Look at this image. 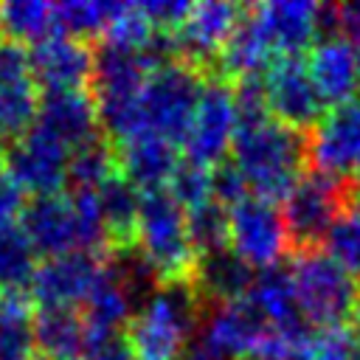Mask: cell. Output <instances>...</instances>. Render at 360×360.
Listing matches in <instances>:
<instances>
[{
	"mask_svg": "<svg viewBox=\"0 0 360 360\" xmlns=\"http://www.w3.org/2000/svg\"><path fill=\"white\" fill-rule=\"evenodd\" d=\"M0 28L20 45H37L62 34L56 22V6L42 0H8L0 3Z\"/></svg>",
	"mask_w": 360,
	"mask_h": 360,
	"instance_id": "obj_26",
	"label": "cell"
},
{
	"mask_svg": "<svg viewBox=\"0 0 360 360\" xmlns=\"http://www.w3.org/2000/svg\"><path fill=\"white\" fill-rule=\"evenodd\" d=\"M87 360H135L132 357V349L124 338H104V340H96L90 346V354Z\"/></svg>",
	"mask_w": 360,
	"mask_h": 360,
	"instance_id": "obj_38",
	"label": "cell"
},
{
	"mask_svg": "<svg viewBox=\"0 0 360 360\" xmlns=\"http://www.w3.org/2000/svg\"><path fill=\"white\" fill-rule=\"evenodd\" d=\"M37 124L51 129L70 152L101 138V124L93 98L84 90H62L45 93L39 101Z\"/></svg>",
	"mask_w": 360,
	"mask_h": 360,
	"instance_id": "obj_20",
	"label": "cell"
},
{
	"mask_svg": "<svg viewBox=\"0 0 360 360\" xmlns=\"http://www.w3.org/2000/svg\"><path fill=\"white\" fill-rule=\"evenodd\" d=\"M287 245L284 217L276 202L248 194L228 208V248L248 267H276Z\"/></svg>",
	"mask_w": 360,
	"mask_h": 360,
	"instance_id": "obj_9",
	"label": "cell"
},
{
	"mask_svg": "<svg viewBox=\"0 0 360 360\" xmlns=\"http://www.w3.org/2000/svg\"><path fill=\"white\" fill-rule=\"evenodd\" d=\"M202 68L191 62H163L158 65L143 87H141V124L143 135H158L169 143H183L188 124L194 118V110L200 104V96L205 90Z\"/></svg>",
	"mask_w": 360,
	"mask_h": 360,
	"instance_id": "obj_6",
	"label": "cell"
},
{
	"mask_svg": "<svg viewBox=\"0 0 360 360\" xmlns=\"http://www.w3.org/2000/svg\"><path fill=\"white\" fill-rule=\"evenodd\" d=\"M335 28L340 31V37L360 48V3L335 6Z\"/></svg>",
	"mask_w": 360,
	"mask_h": 360,
	"instance_id": "obj_37",
	"label": "cell"
},
{
	"mask_svg": "<svg viewBox=\"0 0 360 360\" xmlns=\"http://www.w3.org/2000/svg\"><path fill=\"white\" fill-rule=\"evenodd\" d=\"M107 239L118 245L121 250L132 245L135 239V225H138V208H141V191L118 172L112 174L101 188H96Z\"/></svg>",
	"mask_w": 360,
	"mask_h": 360,
	"instance_id": "obj_24",
	"label": "cell"
},
{
	"mask_svg": "<svg viewBox=\"0 0 360 360\" xmlns=\"http://www.w3.org/2000/svg\"><path fill=\"white\" fill-rule=\"evenodd\" d=\"M200 298L191 281L158 284L146 295L138 315L129 323V349L135 360H177L186 354L191 335L197 332Z\"/></svg>",
	"mask_w": 360,
	"mask_h": 360,
	"instance_id": "obj_4",
	"label": "cell"
},
{
	"mask_svg": "<svg viewBox=\"0 0 360 360\" xmlns=\"http://www.w3.org/2000/svg\"><path fill=\"white\" fill-rule=\"evenodd\" d=\"M309 76L326 104H349L360 93V48L346 37H326L312 45Z\"/></svg>",
	"mask_w": 360,
	"mask_h": 360,
	"instance_id": "obj_18",
	"label": "cell"
},
{
	"mask_svg": "<svg viewBox=\"0 0 360 360\" xmlns=\"http://www.w3.org/2000/svg\"><path fill=\"white\" fill-rule=\"evenodd\" d=\"M239 127L233 135V166L245 177L256 197L270 202H284L287 194L304 177V163L309 158L304 132L281 124L270 115L262 93V82L245 79L236 90Z\"/></svg>",
	"mask_w": 360,
	"mask_h": 360,
	"instance_id": "obj_1",
	"label": "cell"
},
{
	"mask_svg": "<svg viewBox=\"0 0 360 360\" xmlns=\"http://www.w3.org/2000/svg\"><path fill=\"white\" fill-rule=\"evenodd\" d=\"M39 82L31 51L14 39H0V141H17L39 115Z\"/></svg>",
	"mask_w": 360,
	"mask_h": 360,
	"instance_id": "obj_14",
	"label": "cell"
},
{
	"mask_svg": "<svg viewBox=\"0 0 360 360\" xmlns=\"http://www.w3.org/2000/svg\"><path fill=\"white\" fill-rule=\"evenodd\" d=\"M346 205H349V180H338L321 172L304 174L298 186L287 194L281 208L290 245L298 250L318 248Z\"/></svg>",
	"mask_w": 360,
	"mask_h": 360,
	"instance_id": "obj_7",
	"label": "cell"
},
{
	"mask_svg": "<svg viewBox=\"0 0 360 360\" xmlns=\"http://www.w3.org/2000/svg\"><path fill=\"white\" fill-rule=\"evenodd\" d=\"M132 242L138 245V256L152 270L158 284L191 281L200 253L188 233L186 208L166 188L141 191Z\"/></svg>",
	"mask_w": 360,
	"mask_h": 360,
	"instance_id": "obj_3",
	"label": "cell"
},
{
	"mask_svg": "<svg viewBox=\"0 0 360 360\" xmlns=\"http://www.w3.org/2000/svg\"><path fill=\"white\" fill-rule=\"evenodd\" d=\"M107 270V259L96 250H70L62 256H48L31 276V298L42 304V309L65 307L76 309L84 304L96 284Z\"/></svg>",
	"mask_w": 360,
	"mask_h": 360,
	"instance_id": "obj_13",
	"label": "cell"
},
{
	"mask_svg": "<svg viewBox=\"0 0 360 360\" xmlns=\"http://www.w3.org/2000/svg\"><path fill=\"white\" fill-rule=\"evenodd\" d=\"M211 191H214L217 202L231 208L233 202L248 197V183H245V177L239 174V169L233 163H217L211 169Z\"/></svg>",
	"mask_w": 360,
	"mask_h": 360,
	"instance_id": "obj_34",
	"label": "cell"
},
{
	"mask_svg": "<svg viewBox=\"0 0 360 360\" xmlns=\"http://www.w3.org/2000/svg\"><path fill=\"white\" fill-rule=\"evenodd\" d=\"M31 51V68L45 87V93H62V90H82L93 76V51L68 34L48 37Z\"/></svg>",
	"mask_w": 360,
	"mask_h": 360,
	"instance_id": "obj_17",
	"label": "cell"
},
{
	"mask_svg": "<svg viewBox=\"0 0 360 360\" xmlns=\"http://www.w3.org/2000/svg\"><path fill=\"white\" fill-rule=\"evenodd\" d=\"M315 172L349 180L360 172V98L326 112L307 141Z\"/></svg>",
	"mask_w": 360,
	"mask_h": 360,
	"instance_id": "obj_15",
	"label": "cell"
},
{
	"mask_svg": "<svg viewBox=\"0 0 360 360\" xmlns=\"http://www.w3.org/2000/svg\"><path fill=\"white\" fill-rule=\"evenodd\" d=\"M298 307L312 326H332L360 312V284L326 250H298L290 262Z\"/></svg>",
	"mask_w": 360,
	"mask_h": 360,
	"instance_id": "obj_5",
	"label": "cell"
},
{
	"mask_svg": "<svg viewBox=\"0 0 360 360\" xmlns=\"http://www.w3.org/2000/svg\"><path fill=\"white\" fill-rule=\"evenodd\" d=\"M34 248L20 222H0V290H22L34 276Z\"/></svg>",
	"mask_w": 360,
	"mask_h": 360,
	"instance_id": "obj_27",
	"label": "cell"
},
{
	"mask_svg": "<svg viewBox=\"0 0 360 360\" xmlns=\"http://www.w3.org/2000/svg\"><path fill=\"white\" fill-rule=\"evenodd\" d=\"M186 222H188V233L200 256L228 248V208L222 202L208 200L202 205L188 208Z\"/></svg>",
	"mask_w": 360,
	"mask_h": 360,
	"instance_id": "obj_31",
	"label": "cell"
},
{
	"mask_svg": "<svg viewBox=\"0 0 360 360\" xmlns=\"http://www.w3.org/2000/svg\"><path fill=\"white\" fill-rule=\"evenodd\" d=\"M242 17L245 8L225 0L194 3L188 17L172 31V45L177 53L186 56V62L202 68L205 62H211V56H219Z\"/></svg>",
	"mask_w": 360,
	"mask_h": 360,
	"instance_id": "obj_16",
	"label": "cell"
},
{
	"mask_svg": "<svg viewBox=\"0 0 360 360\" xmlns=\"http://www.w3.org/2000/svg\"><path fill=\"white\" fill-rule=\"evenodd\" d=\"M273 59L301 56L321 28H335V6L312 0H273L245 11Z\"/></svg>",
	"mask_w": 360,
	"mask_h": 360,
	"instance_id": "obj_8",
	"label": "cell"
},
{
	"mask_svg": "<svg viewBox=\"0 0 360 360\" xmlns=\"http://www.w3.org/2000/svg\"><path fill=\"white\" fill-rule=\"evenodd\" d=\"M236 127H239L236 90H231V84L222 79L205 82V90L183 138V149L188 160L214 169L225 158V152H231Z\"/></svg>",
	"mask_w": 360,
	"mask_h": 360,
	"instance_id": "obj_12",
	"label": "cell"
},
{
	"mask_svg": "<svg viewBox=\"0 0 360 360\" xmlns=\"http://www.w3.org/2000/svg\"><path fill=\"white\" fill-rule=\"evenodd\" d=\"M118 3H98V0H68L56 3V22L59 31L68 37H96L107 31Z\"/></svg>",
	"mask_w": 360,
	"mask_h": 360,
	"instance_id": "obj_30",
	"label": "cell"
},
{
	"mask_svg": "<svg viewBox=\"0 0 360 360\" xmlns=\"http://www.w3.org/2000/svg\"><path fill=\"white\" fill-rule=\"evenodd\" d=\"M301 360H360V312L343 323L312 329Z\"/></svg>",
	"mask_w": 360,
	"mask_h": 360,
	"instance_id": "obj_28",
	"label": "cell"
},
{
	"mask_svg": "<svg viewBox=\"0 0 360 360\" xmlns=\"http://www.w3.org/2000/svg\"><path fill=\"white\" fill-rule=\"evenodd\" d=\"M34 343L45 360H87L90 332L76 309L51 307L34 315Z\"/></svg>",
	"mask_w": 360,
	"mask_h": 360,
	"instance_id": "obj_23",
	"label": "cell"
},
{
	"mask_svg": "<svg viewBox=\"0 0 360 360\" xmlns=\"http://www.w3.org/2000/svg\"><path fill=\"white\" fill-rule=\"evenodd\" d=\"M118 163H115V155L110 149V143L104 138L76 149L70 155V169H68V180L76 186V188H84V191H96L101 188L112 174H118Z\"/></svg>",
	"mask_w": 360,
	"mask_h": 360,
	"instance_id": "obj_29",
	"label": "cell"
},
{
	"mask_svg": "<svg viewBox=\"0 0 360 360\" xmlns=\"http://www.w3.org/2000/svg\"><path fill=\"white\" fill-rule=\"evenodd\" d=\"M31 360H45V357H31Z\"/></svg>",
	"mask_w": 360,
	"mask_h": 360,
	"instance_id": "obj_39",
	"label": "cell"
},
{
	"mask_svg": "<svg viewBox=\"0 0 360 360\" xmlns=\"http://www.w3.org/2000/svg\"><path fill=\"white\" fill-rule=\"evenodd\" d=\"M121 174L138 188V191H158L166 188L169 180L174 177L180 160L174 143L158 138V135H138L127 143H121L118 152Z\"/></svg>",
	"mask_w": 360,
	"mask_h": 360,
	"instance_id": "obj_21",
	"label": "cell"
},
{
	"mask_svg": "<svg viewBox=\"0 0 360 360\" xmlns=\"http://www.w3.org/2000/svg\"><path fill=\"white\" fill-rule=\"evenodd\" d=\"M17 211H22V191H20L17 180L11 177L6 160L0 158V222L14 219Z\"/></svg>",
	"mask_w": 360,
	"mask_h": 360,
	"instance_id": "obj_36",
	"label": "cell"
},
{
	"mask_svg": "<svg viewBox=\"0 0 360 360\" xmlns=\"http://www.w3.org/2000/svg\"><path fill=\"white\" fill-rule=\"evenodd\" d=\"M194 3H186V0H146L141 3L143 14L149 17V22L158 28V31H174L191 11Z\"/></svg>",
	"mask_w": 360,
	"mask_h": 360,
	"instance_id": "obj_35",
	"label": "cell"
},
{
	"mask_svg": "<svg viewBox=\"0 0 360 360\" xmlns=\"http://www.w3.org/2000/svg\"><path fill=\"white\" fill-rule=\"evenodd\" d=\"M253 281H256L253 267H248L231 248L200 256L191 273V287L197 298L217 301V304H231V301L245 298Z\"/></svg>",
	"mask_w": 360,
	"mask_h": 360,
	"instance_id": "obj_22",
	"label": "cell"
},
{
	"mask_svg": "<svg viewBox=\"0 0 360 360\" xmlns=\"http://www.w3.org/2000/svg\"><path fill=\"white\" fill-rule=\"evenodd\" d=\"M264 104L273 118L281 124L304 132L307 127H315L326 112V101L321 98L309 68L301 56H284L273 59L267 70L259 76Z\"/></svg>",
	"mask_w": 360,
	"mask_h": 360,
	"instance_id": "obj_11",
	"label": "cell"
},
{
	"mask_svg": "<svg viewBox=\"0 0 360 360\" xmlns=\"http://www.w3.org/2000/svg\"><path fill=\"white\" fill-rule=\"evenodd\" d=\"M70 149L42 124L34 121V127L8 143L6 149V166L11 177L17 180L20 191H31L34 197L59 194L68 186V169H70Z\"/></svg>",
	"mask_w": 360,
	"mask_h": 360,
	"instance_id": "obj_10",
	"label": "cell"
},
{
	"mask_svg": "<svg viewBox=\"0 0 360 360\" xmlns=\"http://www.w3.org/2000/svg\"><path fill=\"white\" fill-rule=\"evenodd\" d=\"M169 194L188 211L194 205H202L208 200H214V191H211V169L208 166H200V163H180L174 177L169 180Z\"/></svg>",
	"mask_w": 360,
	"mask_h": 360,
	"instance_id": "obj_33",
	"label": "cell"
},
{
	"mask_svg": "<svg viewBox=\"0 0 360 360\" xmlns=\"http://www.w3.org/2000/svg\"><path fill=\"white\" fill-rule=\"evenodd\" d=\"M20 228L34 250L45 256H62L70 250H96L110 242L98 194L73 188L48 197H34L20 211Z\"/></svg>",
	"mask_w": 360,
	"mask_h": 360,
	"instance_id": "obj_2",
	"label": "cell"
},
{
	"mask_svg": "<svg viewBox=\"0 0 360 360\" xmlns=\"http://www.w3.org/2000/svg\"><path fill=\"white\" fill-rule=\"evenodd\" d=\"M34 346L31 295L0 290V360H31Z\"/></svg>",
	"mask_w": 360,
	"mask_h": 360,
	"instance_id": "obj_25",
	"label": "cell"
},
{
	"mask_svg": "<svg viewBox=\"0 0 360 360\" xmlns=\"http://www.w3.org/2000/svg\"><path fill=\"white\" fill-rule=\"evenodd\" d=\"M259 315L267 321V326L290 340H307L312 335V323L304 318L298 298H295V287L290 278V267H267L256 276L250 292L245 295Z\"/></svg>",
	"mask_w": 360,
	"mask_h": 360,
	"instance_id": "obj_19",
	"label": "cell"
},
{
	"mask_svg": "<svg viewBox=\"0 0 360 360\" xmlns=\"http://www.w3.org/2000/svg\"><path fill=\"white\" fill-rule=\"evenodd\" d=\"M323 245L326 253L340 262L349 273H360V208L346 205L332 222Z\"/></svg>",
	"mask_w": 360,
	"mask_h": 360,
	"instance_id": "obj_32",
	"label": "cell"
}]
</instances>
